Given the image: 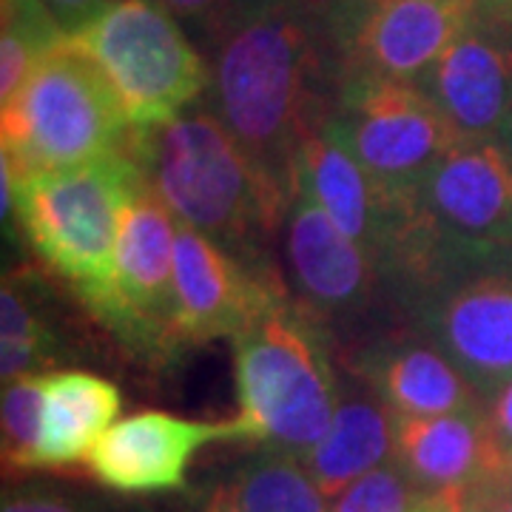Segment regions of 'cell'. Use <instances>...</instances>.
<instances>
[{
  "instance_id": "cell-20",
  "label": "cell",
  "mask_w": 512,
  "mask_h": 512,
  "mask_svg": "<svg viewBox=\"0 0 512 512\" xmlns=\"http://www.w3.org/2000/svg\"><path fill=\"white\" fill-rule=\"evenodd\" d=\"M396 413L373 393L342 399L328 433L299 458L325 498L345 493L353 481L393 461Z\"/></svg>"
},
{
  "instance_id": "cell-25",
  "label": "cell",
  "mask_w": 512,
  "mask_h": 512,
  "mask_svg": "<svg viewBox=\"0 0 512 512\" xmlns=\"http://www.w3.org/2000/svg\"><path fill=\"white\" fill-rule=\"evenodd\" d=\"M154 3H160L165 12H171L180 23L197 29L208 43L211 37L220 35L231 20H237L248 6H254L256 0H154Z\"/></svg>"
},
{
  "instance_id": "cell-32",
  "label": "cell",
  "mask_w": 512,
  "mask_h": 512,
  "mask_svg": "<svg viewBox=\"0 0 512 512\" xmlns=\"http://www.w3.org/2000/svg\"><path fill=\"white\" fill-rule=\"evenodd\" d=\"M476 15L512 29V0H476Z\"/></svg>"
},
{
  "instance_id": "cell-22",
  "label": "cell",
  "mask_w": 512,
  "mask_h": 512,
  "mask_svg": "<svg viewBox=\"0 0 512 512\" xmlns=\"http://www.w3.org/2000/svg\"><path fill=\"white\" fill-rule=\"evenodd\" d=\"M231 484L245 512H328L305 464L274 447L248 458Z\"/></svg>"
},
{
  "instance_id": "cell-12",
  "label": "cell",
  "mask_w": 512,
  "mask_h": 512,
  "mask_svg": "<svg viewBox=\"0 0 512 512\" xmlns=\"http://www.w3.org/2000/svg\"><path fill=\"white\" fill-rule=\"evenodd\" d=\"M177 339L194 348L211 339H237L262 313L291 296L274 265H254L180 222L174 251Z\"/></svg>"
},
{
  "instance_id": "cell-34",
  "label": "cell",
  "mask_w": 512,
  "mask_h": 512,
  "mask_svg": "<svg viewBox=\"0 0 512 512\" xmlns=\"http://www.w3.org/2000/svg\"><path fill=\"white\" fill-rule=\"evenodd\" d=\"M501 146L507 148L512 157V117H510V123H507V128H504V134H501Z\"/></svg>"
},
{
  "instance_id": "cell-1",
  "label": "cell",
  "mask_w": 512,
  "mask_h": 512,
  "mask_svg": "<svg viewBox=\"0 0 512 512\" xmlns=\"http://www.w3.org/2000/svg\"><path fill=\"white\" fill-rule=\"evenodd\" d=\"M208 46L214 63L205 100L256 168L291 197L296 154L333 117L345 80L330 6L256 0Z\"/></svg>"
},
{
  "instance_id": "cell-27",
  "label": "cell",
  "mask_w": 512,
  "mask_h": 512,
  "mask_svg": "<svg viewBox=\"0 0 512 512\" xmlns=\"http://www.w3.org/2000/svg\"><path fill=\"white\" fill-rule=\"evenodd\" d=\"M484 419L490 424V433H493L501 456L512 453V379L495 387L484 399Z\"/></svg>"
},
{
  "instance_id": "cell-9",
  "label": "cell",
  "mask_w": 512,
  "mask_h": 512,
  "mask_svg": "<svg viewBox=\"0 0 512 512\" xmlns=\"http://www.w3.org/2000/svg\"><path fill=\"white\" fill-rule=\"evenodd\" d=\"M177 228V217L143 180L120 220L109 291L89 305L131 353L148 362L174 359L183 350L174 293Z\"/></svg>"
},
{
  "instance_id": "cell-7",
  "label": "cell",
  "mask_w": 512,
  "mask_h": 512,
  "mask_svg": "<svg viewBox=\"0 0 512 512\" xmlns=\"http://www.w3.org/2000/svg\"><path fill=\"white\" fill-rule=\"evenodd\" d=\"M69 37L109 80L131 128L160 126L211 89V69L180 20L154 0H114Z\"/></svg>"
},
{
  "instance_id": "cell-2",
  "label": "cell",
  "mask_w": 512,
  "mask_h": 512,
  "mask_svg": "<svg viewBox=\"0 0 512 512\" xmlns=\"http://www.w3.org/2000/svg\"><path fill=\"white\" fill-rule=\"evenodd\" d=\"M382 276L399 322L430 339L481 399L512 379L510 245L444 237L407 208Z\"/></svg>"
},
{
  "instance_id": "cell-30",
  "label": "cell",
  "mask_w": 512,
  "mask_h": 512,
  "mask_svg": "<svg viewBox=\"0 0 512 512\" xmlns=\"http://www.w3.org/2000/svg\"><path fill=\"white\" fill-rule=\"evenodd\" d=\"M473 512H512V490H498V487H484L467 498Z\"/></svg>"
},
{
  "instance_id": "cell-26",
  "label": "cell",
  "mask_w": 512,
  "mask_h": 512,
  "mask_svg": "<svg viewBox=\"0 0 512 512\" xmlns=\"http://www.w3.org/2000/svg\"><path fill=\"white\" fill-rule=\"evenodd\" d=\"M0 512H114L89 495L66 493L57 487L29 484L3 495Z\"/></svg>"
},
{
  "instance_id": "cell-18",
  "label": "cell",
  "mask_w": 512,
  "mask_h": 512,
  "mask_svg": "<svg viewBox=\"0 0 512 512\" xmlns=\"http://www.w3.org/2000/svg\"><path fill=\"white\" fill-rule=\"evenodd\" d=\"M501 458L484 407L447 416H396L393 461L421 493L470 498L493 481Z\"/></svg>"
},
{
  "instance_id": "cell-8",
  "label": "cell",
  "mask_w": 512,
  "mask_h": 512,
  "mask_svg": "<svg viewBox=\"0 0 512 512\" xmlns=\"http://www.w3.org/2000/svg\"><path fill=\"white\" fill-rule=\"evenodd\" d=\"M330 126L399 205H410L441 157L461 143L419 83L376 77L342 80Z\"/></svg>"
},
{
  "instance_id": "cell-28",
  "label": "cell",
  "mask_w": 512,
  "mask_h": 512,
  "mask_svg": "<svg viewBox=\"0 0 512 512\" xmlns=\"http://www.w3.org/2000/svg\"><path fill=\"white\" fill-rule=\"evenodd\" d=\"M49 6V12L63 26L66 35H72L77 29H83L86 23H92L97 15H103L114 0H43Z\"/></svg>"
},
{
  "instance_id": "cell-13",
  "label": "cell",
  "mask_w": 512,
  "mask_h": 512,
  "mask_svg": "<svg viewBox=\"0 0 512 512\" xmlns=\"http://www.w3.org/2000/svg\"><path fill=\"white\" fill-rule=\"evenodd\" d=\"M413 214L444 237L512 248V157L501 140H461L421 183Z\"/></svg>"
},
{
  "instance_id": "cell-33",
  "label": "cell",
  "mask_w": 512,
  "mask_h": 512,
  "mask_svg": "<svg viewBox=\"0 0 512 512\" xmlns=\"http://www.w3.org/2000/svg\"><path fill=\"white\" fill-rule=\"evenodd\" d=\"M487 487H498V490H512V453L501 458L498 470H495L493 481Z\"/></svg>"
},
{
  "instance_id": "cell-5",
  "label": "cell",
  "mask_w": 512,
  "mask_h": 512,
  "mask_svg": "<svg viewBox=\"0 0 512 512\" xmlns=\"http://www.w3.org/2000/svg\"><path fill=\"white\" fill-rule=\"evenodd\" d=\"M12 180L15 220L26 239L55 274L72 282L89 308L114 279L120 220L143 185L140 168L123 148L97 163L23 177L12 174Z\"/></svg>"
},
{
  "instance_id": "cell-4",
  "label": "cell",
  "mask_w": 512,
  "mask_h": 512,
  "mask_svg": "<svg viewBox=\"0 0 512 512\" xmlns=\"http://www.w3.org/2000/svg\"><path fill=\"white\" fill-rule=\"evenodd\" d=\"M231 342L239 396L231 439L302 458L328 433L342 402L330 330L285 296Z\"/></svg>"
},
{
  "instance_id": "cell-29",
  "label": "cell",
  "mask_w": 512,
  "mask_h": 512,
  "mask_svg": "<svg viewBox=\"0 0 512 512\" xmlns=\"http://www.w3.org/2000/svg\"><path fill=\"white\" fill-rule=\"evenodd\" d=\"M197 512H245L242 510V504H239V495L234 490V484L231 481H225V484H217L211 493L202 498L200 504H197Z\"/></svg>"
},
{
  "instance_id": "cell-15",
  "label": "cell",
  "mask_w": 512,
  "mask_h": 512,
  "mask_svg": "<svg viewBox=\"0 0 512 512\" xmlns=\"http://www.w3.org/2000/svg\"><path fill=\"white\" fill-rule=\"evenodd\" d=\"M348 367L396 416H447L484 407L476 384L404 322L376 330Z\"/></svg>"
},
{
  "instance_id": "cell-31",
  "label": "cell",
  "mask_w": 512,
  "mask_h": 512,
  "mask_svg": "<svg viewBox=\"0 0 512 512\" xmlns=\"http://www.w3.org/2000/svg\"><path fill=\"white\" fill-rule=\"evenodd\" d=\"M416 512H473L464 495L453 493H424Z\"/></svg>"
},
{
  "instance_id": "cell-16",
  "label": "cell",
  "mask_w": 512,
  "mask_h": 512,
  "mask_svg": "<svg viewBox=\"0 0 512 512\" xmlns=\"http://www.w3.org/2000/svg\"><path fill=\"white\" fill-rule=\"evenodd\" d=\"M220 439H231V421L208 424L143 410L111 424L94 444L89 467L114 493H168L185 484L194 453Z\"/></svg>"
},
{
  "instance_id": "cell-11",
  "label": "cell",
  "mask_w": 512,
  "mask_h": 512,
  "mask_svg": "<svg viewBox=\"0 0 512 512\" xmlns=\"http://www.w3.org/2000/svg\"><path fill=\"white\" fill-rule=\"evenodd\" d=\"M282 225L288 288L316 322L328 330L330 325H350L387 296L376 259L339 231V225L296 177Z\"/></svg>"
},
{
  "instance_id": "cell-19",
  "label": "cell",
  "mask_w": 512,
  "mask_h": 512,
  "mask_svg": "<svg viewBox=\"0 0 512 512\" xmlns=\"http://www.w3.org/2000/svg\"><path fill=\"white\" fill-rule=\"evenodd\" d=\"M123 396L117 384L86 370L46 373L43 427L35 453V470H60L77 461H89L94 444L103 439Z\"/></svg>"
},
{
  "instance_id": "cell-10",
  "label": "cell",
  "mask_w": 512,
  "mask_h": 512,
  "mask_svg": "<svg viewBox=\"0 0 512 512\" xmlns=\"http://www.w3.org/2000/svg\"><path fill=\"white\" fill-rule=\"evenodd\" d=\"M336 23L345 77L421 83L476 18V0H322Z\"/></svg>"
},
{
  "instance_id": "cell-6",
  "label": "cell",
  "mask_w": 512,
  "mask_h": 512,
  "mask_svg": "<svg viewBox=\"0 0 512 512\" xmlns=\"http://www.w3.org/2000/svg\"><path fill=\"white\" fill-rule=\"evenodd\" d=\"M131 123L109 80L69 37L0 109V160L12 174L63 171L120 154Z\"/></svg>"
},
{
  "instance_id": "cell-3",
  "label": "cell",
  "mask_w": 512,
  "mask_h": 512,
  "mask_svg": "<svg viewBox=\"0 0 512 512\" xmlns=\"http://www.w3.org/2000/svg\"><path fill=\"white\" fill-rule=\"evenodd\" d=\"M126 154L177 222L245 262H271L268 245L291 197L256 168L205 97L160 126L131 128Z\"/></svg>"
},
{
  "instance_id": "cell-35",
  "label": "cell",
  "mask_w": 512,
  "mask_h": 512,
  "mask_svg": "<svg viewBox=\"0 0 512 512\" xmlns=\"http://www.w3.org/2000/svg\"><path fill=\"white\" fill-rule=\"evenodd\" d=\"M356 3H373V0H356Z\"/></svg>"
},
{
  "instance_id": "cell-24",
  "label": "cell",
  "mask_w": 512,
  "mask_h": 512,
  "mask_svg": "<svg viewBox=\"0 0 512 512\" xmlns=\"http://www.w3.org/2000/svg\"><path fill=\"white\" fill-rule=\"evenodd\" d=\"M421 495L402 467L387 461L336 495L330 512H416Z\"/></svg>"
},
{
  "instance_id": "cell-14",
  "label": "cell",
  "mask_w": 512,
  "mask_h": 512,
  "mask_svg": "<svg viewBox=\"0 0 512 512\" xmlns=\"http://www.w3.org/2000/svg\"><path fill=\"white\" fill-rule=\"evenodd\" d=\"M419 86L461 140H501L512 117V29L476 15Z\"/></svg>"
},
{
  "instance_id": "cell-23",
  "label": "cell",
  "mask_w": 512,
  "mask_h": 512,
  "mask_svg": "<svg viewBox=\"0 0 512 512\" xmlns=\"http://www.w3.org/2000/svg\"><path fill=\"white\" fill-rule=\"evenodd\" d=\"M43 393L46 376H23L3 384V467L35 470V453L43 427Z\"/></svg>"
},
{
  "instance_id": "cell-17",
  "label": "cell",
  "mask_w": 512,
  "mask_h": 512,
  "mask_svg": "<svg viewBox=\"0 0 512 512\" xmlns=\"http://www.w3.org/2000/svg\"><path fill=\"white\" fill-rule=\"evenodd\" d=\"M293 177L311 191L330 220L376 259L379 271L402 228L407 205H399L370 177L365 165L330 126L319 128L299 148Z\"/></svg>"
},
{
  "instance_id": "cell-21",
  "label": "cell",
  "mask_w": 512,
  "mask_h": 512,
  "mask_svg": "<svg viewBox=\"0 0 512 512\" xmlns=\"http://www.w3.org/2000/svg\"><path fill=\"white\" fill-rule=\"evenodd\" d=\"M0 15V109H6L66 32L43 0H0Z\"/></svg>"
}]
</instances>
